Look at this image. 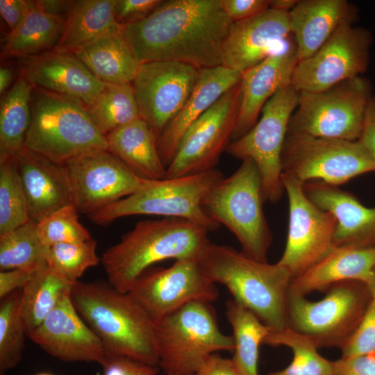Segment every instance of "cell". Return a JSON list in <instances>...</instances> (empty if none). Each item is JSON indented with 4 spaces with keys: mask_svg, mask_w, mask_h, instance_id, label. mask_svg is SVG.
I'll return each instance as SVG.
<instances>
[{
    "mask_svg": "<svg viewBox=\"0 0 375 375\" xmlns=\"http://www.w3.org/2000/svg\"><path fill=\"white\" fill-rule=\"evenodd\" d=\"M233 22L222 0H168L122 31L140 64L172 60L205 69L222 65Z\"/></svg>",
    "mask_w": 375,
    "mask_h": 375,
    "instance_id": "6da1fadb",
    "label": "cell"
},
{
    "mask_svg": "<svg viewBox=\"0 0 375 375\" xmlns=\"http://www.w3.org/2000/svg\"><path fill=\"white\" fill-rule=\"evenodd\" d=\"M197 258L205 275L214 283L224 285L233 299L270 331L288 328V299L292 276L284 267L258 261L233 247L211 242Z\"/></svg>",
    "mask_w": 375,
    "mask_h": 375,
    "instance_id": "7a4b0ae2",
    "label": "cell"
},
{
    "mask_svg": "<svg viewBox=\"0 0 375 375\" xmlns=\"http://www.w3.org/2000/svg\"><path fill=\"white\" fill-rule=\"evenodd\" d=\"M71 299L107 356L158 366L154 322L128 293L108 282L78 281L72 286Z\"/></svg>",
    "mask_w": 375,
    "mask_h": 375,
    "instance_id": "3957f363",
    "label": "cell"
},
{
    "mask_svg": "<svg viewBox=\"0 0 375 375\" xmlns=\"http://www.w3.org/2000/svg\"><path fill=\"white\" fill-rule=\"evenodd\" d=\"M208 231L188 220L165 217L138 222L108 248L101 262L108 282L127 293L136 278L158 262L197 257L210 242Z\"/></svg>",
    "mask_w": 375,
    "mask_h": 375,
    "instance_id": "277c9868",
    "label": "cell"
},
{
    "mask_svg": "<svg viewBox=\"0 0 375 375\" xmlns=\"http://www.w3.org/2000/svg\"><path fill=\"white\" fill-rule=\"evenodd\" d=\"M24 147L62 164L85 151L107 149L106 137L79 100L33 88Z\"/></svg>",
    "mask_w": 375,
    "mask_h": 375,
    "instance_id": "5b68a950",
    "label": "cell"
},
{
    "mask_svg": "<svg viewBox=\"0 0 375 375\" xmlns=\"http://www.w3.org/2000/svg\"><path fill=\"white\" fill-rule=\"evenodd\" d=\"M265 201L258 169L253 160L246 158L209 190L201 206L208 217L235 236L242 253L268 262L272 235L263 212Z\"/></svg>",
    "mask_w": 375,
    "mask_h": 375,
    "instance_id": "8992f818",
    "label": "cell"
},
{
    "mask_svg": "<svg viewBox=\"0 0 375 375\" xmlns=\"http://www.w3.org/2000/svg\"><path fill=\"white\" fill-rule=\"evenodd\" d=\"M158 366L166 375H192L218 351H233V335L223 333L210 303L190 302L154 322Z\"/></svg>",
    "mask_w": 375,
    "mask_h": 375,
    "instance_id": "52a82bcc",
    "label": "cell"
},
{
    "mask_svg": "<svg viewBox=\"0 0 375 375\" xmlns=\"http://www.w3.org/2000/svg\"><path fill=\"white\" fill-rule=\"evenodd\" d=\"M224 176L214 169L206 172L160 180H147L135 192L88 215L104 225L130 215H149L188 220L208 232L220 225L203 211L201 203L209 190Z\"/></svg>",
    "mask_w": 375,
    "mask_h": 375,
    "instance_id": "ba28073f",
    "label": "cell"
},
{
    "mask_svg": "<svg viewBox=\"0 0 375 375\" xmlns=\"http://www.w3.org/2000/svg\"><path fill=\"white\" fill-rule=\"evenodd\" d=\"M372 300L367 284L359 281L337 283L317 301L289 292L288 326L317 348L341 349L358 327Z\"/></svg>",
    "mask_w": 375,
    "mask_h": 375,
    "instance_id": "9c48e42d",
    "label": "cell"
},
{
    "mask_svg": "<svg viewBox=\"0 0 375 375\" xmlns=\"http://www.w3.org/2000/svg\"><path fill=\"white\" fill-rule=\"evenodd\" d=\"M368 79L359 76L320 92H299L288 133L357 141L372 97Z\"/></svg>",
    "mask_w": 375,
    "mask_h": 375,
    "instance_id": "30bf717a",
    "label": "cell"
},
{
    "mask_svg": "<svg viewBox=\"0 0 375 375\" xmlns=\"http://www.w3.org/2000/svg\"><path fill=\"white\" fill-rule=\"evenodd\" d=\"M298 100L299 92L291 84L280 89L266 102L253 127L232 141L226 149L236 158L253 160L260 175L265 200L273 203L285 192L281 155Z\"/></svg>",
    "mask_w": 375,
    "mask_h": 375,
    "instance_id": "8fae6325",
    "label": "cell"
},
{
    "mask_svg": "<svg viewBox=\"0 0 375 375\" xmlns=\"http://www.w3.org/2000/svg\"><path fill=\"white\" fill-rule=\"evenodd\" d=\"M283 173L303 183L319 181L339 186L375 172V162L357 141L288 133L281 155Z\"/></svg>",
    "mask_w": 375,
    "mask_h": 375,
    "instance_id": "7c38bea8",
    "label": "cell"
},
{
    "mask_svg": "<svg viewBox=\"0 0 375 375\" xmlns=\"http://www.w3.org/2000/svg\"><path fill=\"white\" fill-rule=\"evenodd\" d=\"M78 212L90 215L138 191V176L107 149L85 151L60 164Z\"/></svg>",
    "mask_w": 375,
    "mask_h": 375,
    "instance_id": "4fadbf2b",
    "label": "cell"
},
{
    "mask_svg": "<svg viewBox=\"0 0 375 375\" xmlns=\"http://www.w3.org/2000/svg\"><path fill=\"white\" fill-rule=\"evenodd\" d=\"M281 180L288 195L289 224L285 250L277 262L294 278L335 247L336 220L308 198L303 183L285 173Z\"/></svg>",
    "mask_w": 375,
    "mask_h": 375,
    "instance_id": "5bb4252c",
    "label": "cell"
},
{
    "mask_svg": "<svg viewBox=\"0 0 375 375\" xmlns=\"http://www.w3.org/2000/svg\"><path fill=\"white\" fill-rule=\"evenodd\" d=\"M197 257L176 260L167 268L149 267L127 293L153 322L190 302H214L219 291L203 272Z\"/></svg>",
    "mask_w": 375,
    "mask_h": 375,
    "instance_id": "9a60e30c",
    "label": "cell"
},
{
    "mask_svg": "<svg viewBox=\"0 0 375 375\" xmlns=\"http://www.w3.org/2000/svg\"><path fill=\"white\" fill-rule=\"evenodd\" d=\"M241 99L240 82L223 94L183 135L166 168L165 178L200 174L215 169L230 144Z\"/></svg>",
    "mask_w": 375,
    "mask_h": 375,
    "instance_id": "2e32d148",
    "label": "cell"
},
{
    "mask_svg": "<svg viewBox=\"0 0 375 375\" xmlns=\"http://www.w3.org/2000/svg\"><path fill=\"white\" fill-rule=\"evenodd\" d=\"M342 24L311 56L299 61L291 85L298 92H320L361 76L367 71L371 33Z\"/></svg>",
    "mask_w": 375,
    "mask_h": 375,
    "instance_id": "e0dca14e",
    "label": "cell"
},
{
    "mask_svg": "<svg viewBox=\"0 0 375 375\" xmlns=\"http://www.w3.org/2000/svg\"><path fill=\"white\" fill-rule=\"evenodd\" d=\"M201 69L172 60L140 64L132 82L140 115L158 140L193 92Z\"/></svg>",
    "mask_w": 375,
    "mask_h": 375,
    "instance_id": "ac0fdd59",
    "label": "cell"
},
{
    "mask_svg": "<svg viewBox=\"0 0 375 375\" xmlns=\"http://www.w3.org/2000/svg\"><path fill=\"white\" fill-rule=\"evenodd\" d=\"M51 356L64 362H96L107 358L104 347L66 297L26 335Z\"/></svg>",
    "mask_w": 375,
    "mask_h": 375,
    "instance_id": "d6986e66",
    "label": "cell"
},
{
    "mask_svg": "<svg viewBox=\"0 0 375 375\" xmlns=\"http://www.w3.org/2000/svg\"><path fill=\"white\" fill-rule=\"evenodd\" d=\"M290 34L288 12L271 8L253 17L233 22L222 65L242 74L272 54Z\"/></svg>",
    "mask_w": 375,
    "mask_h": 375,
    "instance_id": "ffe728a7",
    "label": "cell"
},
{
    "mask_svg": "<svg viewBox=\"0 0 375 375\" xmlns=\"http://www.w3.org/2000/svg\"><path fill=\"white\" fill-rule=\"evenodd\" d=\"M21 64V74L33 87L78 99L85 106L105 85L72 52L53 49L22 58Z\"/></svg>",
    "mask_w": 375,
    "mask_h": 375,
    "instance_id": "44dd1931",
    "label": "cell"
},
{
    "mask_svg": "<svg viewBox=\"0 0 375 375\" xmlns=\"http://www.w3.org/2000/svg\"><path fill=\"white\" fill-rule=\"evenodd\" d=\"M297 62L294 47L273 53L241 74V99L233 141L253 127L263 106L277 91L291 84Z\"/></svg>",
    "mask_w": 375,
    "mask_h": 375,
    "instance_id": "7402d4cb",
    "label": "cell"
},
{
    "mask_svg": "<svg viewBox=\"0 0 375 375\" xmlns=\"http://www.w3.org/2000/svg\"><path fill=\"white\" fill-rule=\"evenodd\" d=\"M308 198L336 220L335 247H375V208L362 204L353 194L319 181L303 183Z\"/></svg>",
    "mask_w": 375,
    "mask_h": 375,
    "instance_id": "603a6c76",
    "label": "cell"
},
{
    "mask_svg": "<svg viewBox=\"0 0 375 375\" xmlns=\"http://www.w3.org/2000/svg\"><path fill=\"white\" fill-rule=\"evenodd\" d=\"M27 202L29 218L38 223L68 205L72 195L60 164L23 147L14 156Z\"/></svg>",
    "mask_w": 375,
    "mask_h": 375,
    "instance_id": "cb8c5ba5",
    "label": "cell"
},
{
    "mask_svg": "<svg viewBox=\"0 0 375 375\" xmlns=\"http://www.w3.org/2000/svg\"><path fill=\"white\" fill-rule=\"evenodd\" d=\"M241 73L220 65L201 69L198 82L187 102L158 140L160 158L167 167L172 162L188 128L223 94L241 81Z\"/></svg>",
    "mask_w": 375,
    "mask_h": 375,
    "instance_id": "d4e9b609",
    "label": "cell"
},
{
    "mask_svg": "<svg viewBox=\"0 0 375 375\" xmlns=\"http://www.w3.org/2000/svg\"><path fill=\"white\" fill-rule=\"evenodd\" d=\"M356 9L345 0H303L288 12L299 61L314 54L343 23L353 22Z\"/></svg>",
    "mask_w": 375,
    "mask_h": 375,
    "instance_id": "484cf974",
    "label": "cell"
},
{
    "mask_svg": "<svg viewBox=\"0 0 375 375\" xmlns=\"http://www.w3.org/2000/svg\"><path fill=\"white\" fill-rule=\"evenodd\" d=\"M375 265V247H335L326 256L300 276L292 278L290 292L303 296L327 290L345 281L367 284Z\"/></svg>",
    "mask_w": 375,
    "mask_h": 375,
    "instance_id": "4316f807",
    "label": "cell"
},
{
    "mask_svg": "<svg viewBox=\"0 0 375 375\" xmlns=\"http://www.w3.org/2000/svg\"><path fill=\"white\" fill-rule=\"evenodd\" d=\"M108 150L138 176L144 180L165 178L158 149V139L141 117L116 128L106 136Z\"/></svg>",
    "mask_w": 375,
    "mask_h": 375,
    "instance_id": "83f0119b",
    "label": "cell"
},
{
    "mask_svg": "<svg viewBox=\"0 0 375 375\" xmlns=\"http://www.w3.org/2000/svg\"><path fill=\"white\" fill-rule=\"evenodd\" d=\"M72 53L99 80L106 83L131 84L140 66L122 30L97 39Z\"/></svg>",
    "mask_w": 375,
    "mask_h": 375,
    "instance_id": "f1b7e54d",
    "label": "cell"
},
{
    "mask_svg": "<svg viewBox=\"0 0 375 375\" xmlns=\"http://www.w3.org/2000/svg\"><path fill=\"white\" fill-rule=\"evenodd\" d=\"M115 0H78L67 15L55 49L72 52L106 35L122 30L115 16Z\"/></svg>",
    "mask_w": 375,
    "mask_h": 375,
    "instance_id": "f546056e",
    "label": "cell"
},
{
    "mask_svg": "<svg viewBox=\"0 0 375 375\" xmlns=\"http://www.w3.org/2000/svg\"><path fill=\"white\" fill-rule=\"evenodd\" d=\"M66 19L67 17L48 15L38 7L35 1H28V10L23 21L4 39L2 54L24 58L55 49Z\"/></svg>",
    "mask_w": 375,
    "mask_h": 375,
    "instance_id": "4dcf8cb0",
    "label": "cell"
},
{
    "mask_svg": "<svg viewBox=\"0 0 375 375\" xmlns=\"http://www.w3.org/2000/svg\"><path fill=\"white\" fill-rule=\"evenodd\" d=\"M73 285L53 272L45 260L38 267L22 289V314L26 335L66 297L71 295Z\"/></svg>",
    "mask_w": 375,
    "mask_h": 375,
    "instance_id": "1f68e13d",
    "label": "cell"
},
{
    "mask_svg": "<svg viewBox=\"0 0 375 375\" xmlns=\"http://www.w3.org/2000/svg\"><path fill=\"white\" fill-rule=\"evenodd\" d=\"M34 87L20 74L1 98L0 106V162L13 157L24 144L29 128Z\"/></svg>",
    "mask_w": 375,
    "mask_h": 375,
    "instance_id": "d6a6232c",
    "label": "cell"
},
{
    "mask_svg": "<svg viewBox=\"0 0 375 375\" xmlns=\"http://www.w3.org/2000/svg\"><path fill=\"white\" fill-rule=\"evenodd\" d=\"M225 315L233 329L235 342L231 359L239 375H258L259 347L270 330L251 311L229 299L225 304Z\"/></svg>",
    "mask_w": 375,
    "mask_h": 375,
    "instance_id": "836d02e7",
    "label": "cell"
},
{
    "mask_svg": "<svg viewBox=\"0 0 375 375\" xmlns=\"http://www.w3.org/2000/svg\"><path fill=\"white\" fill-rule=\"evenodd\" d=\"M86 110L104 135L140 117L133 88L131 83H106Z\"/></svg>",
    "mask_w": 375,
    "mask_h": 375,
    "instance_id": "e575fe53",
    "label": "cell"
},
{
    "mask_svg": "<svg viewBox=\"0 0 375 375\" xmlns=\"http://www.w3.org/2000/svg\"><path fill=\"white\" fill-rule=\"evenodd\" d=\"M262 344L285 346L293 355L286 367L267 375H335L334 361L324 358L311 340L289 328L279 332L269 331Z\"/></svg>",
    "mask_w": 375,
    "mask_h": 375,
    "instance_id": "d590c367",
    "label": "cell"
},
{
    "mask_svg": "<svg viewBox=\"0 0 375 375\" xmlns=\"http://www.w3.org/2000/svg\"><path fill=\"white\" fill-rule=\"evenodd\" d=\"M22 289L1 299L0 374L15 367L25 348L26 327L22 314Z\"/></svg>",
    "mask_w": 375,
    "mask_h": 375,
    "instance_id": "8d00e7d4",
    "label": "cell"
},
{
    "mask_svg": "<svg viewBox=\"0 0 375 375\" xmlns=\"http://www.w3.org/2000/svg\"><path fill=\"white\" fill-rule=\"evenodd\" d=\"M46 248L38 236L36 223L30 220L0 237V270L38 266L44 261Z\"/></svg>",
    "mask_w": 375,
    "mask_h": 375,
    "instance_id": "74e56055",
    "label": "cell"
},
{
    "mask_svg": "<svg viewBox=\"0 0 375 375\" xmlns=\"http://www.w3.org/2000/svg\"><path fill=\"white\" fill-rule=\"evenodd\" d=\"M13 157L0 162V237L30 221Z\"/></svg>",
    "mask_w": 375,
    "mask_h": 375,
    "instance_id": "f35d334b",
    "label": "cell"
},
{
    "mask_svg": "<svg viewBox=\"0 0 375 375\" xmlns=\"http://www.w3.org/2000/svg\"><path fill=\"white\" fill-rule=\"evenodd\" d=\"M95 240L76 243H60L46 248L47 265L63 279L76 283L84 272L101 262Z\"/></svg>",
    "mask_w": 375,
    "mask_h": 375,
    "instance_id": "ab89813d",
    "label": "cell"
},
{
    "mask_svg": "<svg viewBox=\"0 0 375 375\" xmlns=\"http://www.w3.org/2000/svg\"><path fill=\"white\" fill-rule=\"evenodd\" d=\"M78 210L68 205L36 223L37 232L44 246L76 243L92 239L88 230L78 221Z\"/></svg>",
    "mask_w": 375,
    "mask_h": 375,
    "instance_id": "60d3db41",
    "label": "cell"
},
{
    "mask_svg": "<svg viewBox=\"0 0 375 375\" xmlns=\"http://www.w3.org/2000/svg\"><path fill=\"white\" fill-rule=\"evenodd\" d=\"M343 358L375 352V301L369 304L358 327L341 349Z\"/></svg>",
    "mask_w": 375,
    "mask_h": 375,
    "instance_id": "b9f144b4",
    "label": "cell"
},
{
    "mask_svg": "<svg viewBox=\"0 0 375 375\" xmlns=\"http://www.w3.org/2000/svg\"><path fill=\"white\" fill-rule=\"evenodd\" d=\"M162 1L161 0H115V19L121 26L138 22L151 14Z\"/></svg>",
    "mask_w": 375,
    "mask_h": 375,
    "instance_id": "7bdbcfd3",
    "label": "cell"
},
{
    "mask_svg": "<svg viewBox=\"0 0 375 375\" xmlns=\"http://www.w3.org/2000/svg\"><path fill=\"white\" fill-rule=\"evenodd\" d=\"M103 375H158V366L149 365L126 357L107 356L101 366Z\"/></svg>",
    "mask_w": 375,
    "mask_h": 375,
    "instance_id": "ee69618b",
    "label": "cell"
},
{
    "mask_svg": "<svg viewBox=\"0 0 375 375\" xmlns=\"http://www.w3.org/2000/svg\"><path fill=\"white\" fill-rule=\"evenodd\" d=\"M222 3L233 22L253 17L269 8L267 0H222Z\"/></svg>",
    "mask_w": 375,
    "mask_h": 375,
    "instance_id": "f6af8a7d",
    "label": "cell"
},
{
    "mask_svg": "<svg viewBox=\"0 0 375 375\" xmlns=\"http://www.w3.org/2000/svg\"><path fill=\"white\" fill-rule=\"evenodd\" d=\"M335 375H375V352L334 361Z\"/></svg>",
    "mask_w": 375,
    "mask_h": 375,
    "instance_id": "bcb514c9",
    "label": "cell"
},
{
    "mask_svg": "<svg viewBox=\"0 0 375 375\" xmlns=\"http://www.w3.org/2000/svg\"><path fill=\"white\" fill-rule=\"evenodd\" d=\"M40 265L31 267L1 271L0 299H1L17 290L23 289L31 280Z\"/></svg>",
    "mask_w": 375,
    "mask_h": 375,
    "instance_id": "7dc6e473",
    "label": "cell"
},
{
    "mask_svg": "<svg viewBox=\"0 0 375 375\" xmlns=\"http://www.w3.org/2000/svg\"><path fill=\"white\" fill-rule=\"evenodd\" d=\"M358 141L375 162V96L372 97L368 103L362 129Z\"/></svg>",
    "mask_w": 375,
    "mask_h": 375,
    "instance_id": "c3c4849f",
    "label": "cell"
},
{
    "mask_svg": "<svg viewBox=\"0 0 375 375\" xmlns=\"http://www.w3.org/2000/svg\"><path fill=\"white\" fill-rule=\"evenodd\" d=\"M28 10V1L0 0L1 16L10 31L16 29L23 21Z\"/></svg>",
    "mask_w": 375,
    "mask_h": 375,
    "instance_id": "681fc988",
    "label": "cell"
},
{
    "mask_svg": "<svg viewBox=\"0 0 375 375\" xmlns=\"http://www.w3.org/2000/svg\"><path fill=\"white\" fill-rule=\"evenodd\" d=\"M192 375H239L231 359L212 354Z\"/></svg>",
    "mask_w": 375,
    "mask_h": 375,
    "instance_id": "f907efd6",
    "label": "cell"
},
{
    "mask_svg": "<svg viewBox=\"0 0 375 375\" xmlns=\"http://www.w3.org/2000/svg\"><path fill=\"white\" fill-rule=\"evenodd\" d=\"M35 1L38 7L44 12L57 17H67L73 4V1L38 0Z\"/></svg>",
    "mask_w": 375,
    "mask_h": 375,
    "instance_id": "816d5d0a",
    "label": "cell"
},
{
    "mask_svg": "<svg viewBox=\"0 0 375 375\" xmlns=\"http://www.w3.org/2000/svg\"><path fill=\"white\" fill-rule=\"evenodd\" d=\"M297 0H272L269 1V8L289 12L297 3Z\"/></svg>",
    "mask_w": 375,
    "mask_h": 375,
    "instance_id": "f5cc1de1",
    "label": "cell"
},
{
    "mask_svg": "<svg viewBox=\"0 0 375 375\" xmlns=\"http://www.w3.org/2000/svg\"><path fill=\"white\" fill-rule=\"evenodd\" d=\"M12 78V73L10 69L1 66L0 68V93H4L9 86Z\"/></svg>",
    "mask_w": 375,
    "mask_h": 375,
    "instance_id": "db71d44e",
    "label": "cell"
},
{
    "mask_svg": "<svg viewBox=\"0 0 375 375\" xmlns=\"http://www.w3.org/2000/svg\"><path fill=\"white\" fill-rule=\"evenodd\" d=\"M367 285L369 288V290L371 292L373 300L375 301V265L374 266V268L372 269V275L369 278V282L367 283Z\"/></svg>",
    "mask_w": 375,
    "mask_h": 375,
    "instance_id": "11a10c76",
    "label": "cell"
},
{
    "mask_svg": "<svg viewBox=\"0 0 375 375\" xmlns=\"http://www.w3.org/2000/svg\"><path fill=\"white\" fill-rule=\"evenodd\" d=\"M35 375H53V374H51L50 373H48V372H40V373H38V374H37Z\"/></svg>",
    "mask_w": 375,
    "mask_h": 375,
    "instance_id": "9f6ffc18",
    "label": "cell"
},
{
    "mask_svg": "<svg viewBox=\"0 0 375 375\" xmlns=\"http://www.w3.org/2000/svg\"><path fill=\"white\" fill-rule=\"evenodd\" d=\"M167 375H173V374H167Z\"/></svg>",
    "mask_w": 375,
    "mask_h": 375,
    "instance_id": "6f0895ef",
    "label": "cell"
}]
</instances>
